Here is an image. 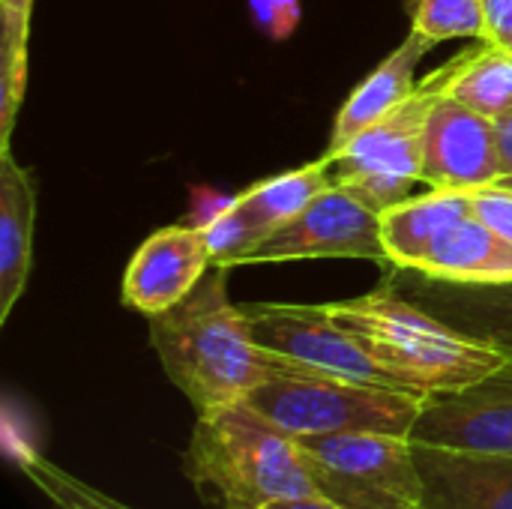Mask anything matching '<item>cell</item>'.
Masks as SVG:
<instances>
[{"label":"cell","mask_w":512,"mask_h":509,"mask_svg":"<svg viewBox=\"0 0 512 509\" xmlns=\"http://www.w3.org/2000/svg\"><path fill=\"white\" fill-rule=\"evenodd\" d=\"M228 273L210 267L183 303L147 318L150 345L168 381L198 414L246 402L282 363L255 342L246 312L231 303Z\"/></svg>","instance_id":"1"},{"label":"cell","mask_w":512,"mask_h":509,"mask_svg":"<svg viewBox=\"0 0 512 509\" xmlns=\"http://www.w3.org/2000/svg\"><path fill=\"white\" fill-rule=\"evenodd\" d=\"M183 474L213 509H264L291 498H321L300 438L252 402L198 414Z\"/></svg>","instance_id":"2"},{"label":"cell","mask_w":512,"mask_h":509,"mask_svg":"<svg viewBox=\"0 0 512 509\" xmlns=\"http://www.w3.org/2000/svg\"><path fill=\"white\" fill-rule=\"evenodd\" d=\"M327 309L405 393L423 399L462 390L507 363L504 354L444 324L387 279Z\"/></svg>","instance_id":"3"},{"label":"cell","mask_w":512,"mask_h":509,"mask_svg":"<svg viewBox=\"0 0 512 509\" xmlns=\"http://www.w3.org/2000/svg\"><path fill=\"white\" fill-rule=\"evenodd\" d=\"M246 402L297 438L342 432L411 438L426 399L405 390L327 375L282 357L273 378H267Z\"/></svg>","instance_id":"4"},{"label":"cell","mask_w":512,"mask_h":509,"mask_svg":"<svg viewBox=\"0 0 512 509\" xmlns=\"http://www.w3.org/2000/svg\"><path fill=\"white\" fill-rule=\"evenodd\" d=\"M321 498L345 509H423L414 441L378 432L300 438Z\"/></svg>","instance_id":"5"},{"label":"cell","mask_w":512,"mask_h":509,"mask_svg":"<svg viewBox=\"0 0 512 509\" xmlns=\"http://www.w3.org/2000/svg\"><path fill=\"white\" fill-rule=\"evenodd\" d=\"M438 96L441 90L429 75L420 81L417 93L408 96L399 108L363 129L345 147L324 153L321 159L330 171V180L360 198L375 213H384L414 198V186L426 183L423 132Z\"/></svg>","instance_id":"6"},{"label":"cell","mask_w":512,"mask_h":509,"mask_svg":"<svg viewBox=\"0 0 512 509\" xmlns=\"http://www.w3.org/2000/svg\"><path fill=\"white\" fill-rule=\"evenodd\" d=\"M240 309L246 312L252 336L261 348L327 375L402 390L330 315L327 303H243Z\"/></svg>","instance_id":"7"},{"label":"cell","mask_w":512,"mask_h":509,"mask_svg":"<svg viewBox=\"0 0 512 509\" xmlns=\"http://www.w3.org/2000/svg\"><path fill=\"white\" fill-rule=\"evenodd\" d=\"M300 258H369L390 267L381 237V213L333 183L297 219L264 237L240 267Z\"/></svg>","instance_id":"8"},{"label":"cell","mask_w":512,"mask_h":509,"mask_svg":"<svg viewBox=\"0 0 512 509\" xmlns=\"http://www.w3.org/2000/svg\"><path fill=\"white\" fill-rule=\"evenodd\" d=\"M411 441L512 456V360L462 390L429 396Z\"/></svg>","instance_id":"9"},{"label":"cell","mask_w":512,"mask_h":509,"mask_svg":"<svg viewBox=\"0 0 512 509\" xmlns=\"http://www.w3.org/2000/svg\"><path fill=\"white\" fill-rule=\"evenodd\" d=\"M423 180L441 192H474L501 180L495 120L438 96L423 132Z\"/></svg>","instance_id":"10"},{"label":"cell","mask_w":512,"mask_h":509,"mask_svg":"<svg viewBox=\"0 0 512 509\" xmlns=\"http://www.w3.org/2000/svg\"><path fill=\"white\" fill-rule=\"evenodd\" d=\"M213 258L198 222H180L150 234L123 273V306L144 318L162 315L183 303L210 273Z\"/></svg>","instance_id":"11"},{"label":"cell","mask_w":512,"mask_h":509,"mask_svg":"<svg viewBox=\"0 0 512 509\" xmlns=\"http://www.w3.org/2000/svg\"><path fill=\"white\" fill-rule=\"evenodd\" d=\"M384 279L444 324L512 360V279L450 282L405 267H384Z\"/></svg>","instance_id":"12"},{"label":"cell","mask_w":512,"mask_h":509,"mask_svg":"<svg viewBox=\"0 0 512 509\" xmlns=\"http://www.w3.org/2000/svg\"><path fill=\"white\" fill-rule=\"evenodd\" d=\"M423 509H512V456L414 441Z\"/></svg>","instance_id":"13"},{"label":"cell","mask_w":512,"mask_h":509,"mask_svg":"<svg viewBox=\"0 0 512 509\" xmlns=\"http://www.w3.org/2000/svg\"><path fill=\"white\" fill-rule=\"evenodd\" d=\"M435 45L420 36L417 30H411L402 45L396 51H390L342 102L336 120H333V132H330V150L345 147L351 138H357L363 129H369L372 123H378L384 114H390L393 108H399L408 96L417 93V69L420 60L432 51Z\"/></svg>","instance_id":"14"},{"label":"cell","mask_w":512,"mask_h":509,"mask_svg":"<svg viewBox=\"0 0 512 509\" xmlns=\"http://www.w3.org/2000/svg\"><path fill=\"white\" fill-rule=\"evenodd\" d=\"M33 228V174L12 159V150H0V324H6L27 288L33 264Z\"/></svg>","instance_id":"15"},{"label":"cell","mask_w":512,"mask_h":509,"mask_svg":"<svg viewBox=\"0 0 512 509\" xmlns=\"http://www.w3.org/2000/svg\"><path fill=\"white\" fill-rule=\"evenodd\" d=\"M471 213V192L429 189L381 213V237L390 267L420 270L438 237Z\"/></svg>","instance_id":"16"},{"label":"cell","mask_w":512,"mask_h":509,"mask_svg":"<svg viewBox=\"0 0 512 509\" xmlns=\"http://www.w3.org/2000/svg\"><path fill=\"white\" fill-rule=\"evenodd\" d=\"M417 273L450 282H507L512 279V243L471 210L438 237Z\"/></svg>","instance_id":"17"},{"label":"cell","mask_w":512,"mask_h":509,"mask_svg":"<svg viewBox=\"0 0 512 509\" xmlns=\"http://www.w3.org/2000/svg\"><path fill=\"white\" fill-rule=\"evenodd\" d=\"M432 81L444 96L495 120L512 108V51L489 39H477L435 69Z\"/></svg>","instance_id":"18"},{"label":"cell","mask_w":512,"mask_h":509,"mask_svg":"<svg viewBox=\"0 0 512 509\" xmlns=\"http://www.w3.org/2000/svg\"><path fill=\"white\" fill-rule=\"evenodd\" d=\"M330 186H333L330 171L324 159H318V162L282 171L276 177L258 180L255 186L234 195V204L261 231V237H270L273 231L297 219Z\"/></svg>","instance_id":"19"},{"label":"cell","mask_w":512,"mask_h":509,"mask_svg":"<svg viewBox=\"0 0 512 509\" xmlns=\"http://www.w3.org/2000/svg\"><path fill=\"white\" fill-rule=\"evenodd\" d=\"M411 21L432 45L447 39H486L483 0H408Z\"/></svg>","instance_id":"20"},{"label":"cell","mask_w":512,"mask_h":509,"mask_svg":"<svg viewBox=\"0 0 512 509\" xmlns=\"http://www.w3.org/2000/svg\"><path fill=\"white\" fill-rule=\"evenodd\" d=\"M18 468L57 509H129L126 504L114 501L111 495L81 483L78 477L57 468L39 453H21Z\"/></svg>","instance_id":"21"},{"label":"cell","mask_w":512,"mask_h":509,"mask_svg":"<svg viewBox=\"0 0 512 509\" xmlns=\"http://www.w3.org/2000/svg\"><path fill=\"white\" fill-rule=\"evenodd\" d=\"M201 228H204V240H207L213 267H225V270L240 267L243 258L264 240L261 231L246 219V213L237 210L234 195L210 219H204Z\"/></svg>","instance_id":"22"},{"label":"cell","mask_w":512,"mask_h":509,"mask_svg":"<svg viewBox=\"0 0 512 509\" xmlns=\"http://www.w3.org/2000/svg\"><path fill=\"white\" fill-rule=\"evenodd\" d=\"M24 90H27V48L0 45V150H9V138Z\"/></svg>","instance_id":"23"},{"label":"cell","mask_w":512,"mask_h":509,"mask_svg":"<svg viewBox=\"0 0 512 509\" xmlns=\"http://www.w3.org/2000/svg\"><path fill=\"white\" fill-rule=\"evenodd\" d=\"M471 210L489 228H495L504 240L512 243V189L504 183H492L471 192Z\"/></svg>","instance_id":"24"},{"label":"cell","mask_w":512,"mask_h":509,"mask_svg":"<svg viewBox=\"0 0 512 509\" xmlns=\"http://www.w3.org/2000/svg\"><path fill=\"white\" fill-rule=\"evenodd\" d=\"M252 18L258 30H264L270 39H288L300 24V0H249Z\"/></svg>","instance_id":"25"},{"label":"cell","mask_w":512,"mask_h":509,"mask_svg":"<svg viewBox=\"0 0 512 509\" xmlns=\"http://www.w3.org/2000/svg\"><path fill=\"white\" fill-rule=\"evenodd\" d=\"M0 12H3V42L0 45L27 48L33 0H0Z\"/></svg>","instance_id":"26"},{"label":"cell","mask_w":512,"mask_h":509,"mask_svg":"<svg viewBox=\"0 0 512 509\" xmlns=\"http://www.w3.org/2000/svg\"><path fill=\"white\" fill-rule=\"evenodd\" d=\"M486 39L512 51V0H483Z\"/></svg>","instance_id":"27"},{"label":"cell","mask_w":512,"mask_h":509,"mask_svg":"<svg viewBox=\"0 0 512 509\" xmlns=\"http://www.w3.org/2000/svg\"><path fill=\"white\" fill-rule=\"evenodd\" d=\"M495 138H498V156H501V177L512 174V108L495 117Z\"/></svg>","instance_id":"28"},{"label":"cell","mask_w":512,"mask_h":509,"mask_svg":"<svg viewBox=\"0 0 512 509\" xmlns=\"http://www.w3.org/2000/svg\"><path fill=\"white\" fill-rule=\"evenodd\" d=\"M264 509H345L339 507V504H333V501H327V498H291V501H276V504H270V507Z\"/></svg>","instance_id":"29"},{"label":"cell","mask_w":512,"mask_h":509,"mask_svg":"<svg viewBox=\"0 0 512 509\" xmlns=\"http://www.w3.org/2000/svg\"><path fill=\"white\" fill-rule=\"evenodd\" d=\"M498 183H504V186H510V189H512V174H510V177H501Z\"/></svg>","instance_id":"30"},{"label":"cell","mask_w":512,"mask_h":509,"mask_svg":"<svg viewBox=\"0 0 512 509\" xmlns=\"http://www.w3.org/2000/svg\"><path fill=\"white\" fill-rule=\"evenodd\" d=\"M219 509H234V507H219Z\"/></svg>","instance_id":"31"}]
</instances>
